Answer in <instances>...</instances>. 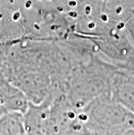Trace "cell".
<instances>
[{"instance_id":"6da1fadb","label":"cell","mask_w":134,"mask_h":135,"mask_svg":"<svg viewBox=\"0 0 134 135\" xmlns=\"http://www.w3.org/2000/svg\"><path fill=\"white\" fill-rule=\"evenodd\" d=\"M0 135H28L24 118L18 112L0 115Z\"/></svg>"},{"instance_id":"3957f363","label":"cell","mask_w":134,"mask_h":135,"mask_svg":"<svg viewBox=\"0 0 134 135\" xmlns=\"http://www.w3.org/2000/svg\"><path fill=\"white\" fill-rule=\"evenodd\" d=\"M79 135H97L95 133H93L92 131H91L89 128L87 127L86 125L85 126V127L82 129V131L80 132Z\"/></svg>"},{"instance_id":"7a4b0ae2","label":"cell","mask_w":134,"mask_h":135,"mask_svg":"<svg viewBox=\"0 0 134 135\" xmlns=\"http://www.w3.org/2000/svg\"><path fill=\"white\" fill-rule=\"evenodd\" d=\"M110 135H134V120Z\"/></svg>"}]
</instances>
